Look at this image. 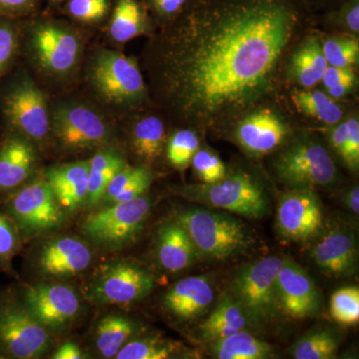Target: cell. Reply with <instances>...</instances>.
Segmentation results:
<instances>
[{
    "label": "cell",
    "mask_w": 359,
    "mask_h": 359,
    "mask_svg": "<svg viewBox=\"0 0 359 359\" xmlns=\"http://www.w3.org/2000/svg\"><path fill=\"white\" fill-rule=\"evenodd\" d=\"M295 25L283 0H245L193 14L161 53L170 105L202 126L243 114L268 92Z\"/></svg>",
    "instance_id": "6da1fadb"
},
{
    "label": "cell",
    "mask_w": 359,
    "mask_h": 359,
    "mask_svg": "<svg viewBox=\"0 0 359 359\" xmlns=\"http://www.w3.org/2000/svg\"><path fill=\"white\" fill-rule=\"evenodd\" d=\"M174 221L185 229L198 257L223 261L244 252L252 243L242 222L205 208L179 212Z\"/></svg>",
    "instance_id": "7a4b0ae2"
},
{
    "label": "cell",
    "mask_w": 359,
    "mask_h": 359,
    "mask_svg": "<svg viewBox=\"0 0 359 359\" xmlns=\"http://www.w3.org/2000/svg\"><path fill=\"white\" fill-rule=\"evenodd\" d=\"M283 259L264 257L243 266L233 276L231 292L244 309L250 325L259 327L278 318L280 304L276 294V278Z\"/></svg>",
    "instance_id": "3957f363"
},
{
    "label": "cell",
    "mask_w": 359,
    "mask_h": 359,
    "mask_svg": "<svg viewBox=\"0 0 359 359\" xmlns=\"http://www.w3.org/2000/svg\"><path fill=\"white\" fill-rule=\"evenodd\" d=\"M179 194L193 202L235 212L245 218L261 219L269 212L264 189L245 173L226 175L216 183L181 187Z\"/></svg>",
    "instance_id": "277c9868"
},
{
    "label": "cell",
    "mask_w": 359,
    "mask_h": 359,
    "mask_svg": "<svg viewBox=\"0 0 359 359\" xmlns=\"http://www.w3.org/2000/svg\"><path fill=\"white\" fill-rule=\"evenodd\" d=\"M6 212L18 233L25 238L58 230L67 215L45 178L25 183L8 194Z\"/></svg>",
    "instance_id": "5b68a950"
},
{
    "label": "cell",
    "mask_w": 359,
    "mask_h": 359,
    "mask_svg": "<svg viewBox=\"0 0 359 359\" xmlns=\"http://www.w3.org/2000/svg\"><path fill=\"white\" fill-rule=\"evenodd\" d=\"M0 109L8 131L43 143L50 130L46 100L26 75L14 78L0 90Z\"/></svg>",
    "instance_id": "8992f818"
},
{
    "label": "cell",
    "mask_w": 359,
    "mask_h": 359,
    "mask_svg": "<svg viewBox=\"0 0 359 359\" xmlns=\"http://www.w3.org/2000/svg\"><path fill=\"white\" fill-rule=\"evenodd\" d=\"M150 210L151 201L143 196L128 202L105 205L85 219L82 233L97 247L121 249L137 240Z\"/></svg>",
    "instance_id": "52a82bcc"
},
{
    "label": "cell",
    "mask_w": 359,
    "mask_h": 359,
    "mask_svg": "<svg viewBox=\"0 0 359 359\" xmlns=\"http://www.w3.org/2000/svg\"><path fill=\"white\" fill-rule=\"evenodd\" d=\"M278 178L292 190H313L332 185L337 170L327 148L311 138L287 146L275 163Z\"/></svg>",
    "instance_id": "ba28073f"
},
{
    "label": "cell",
    "mask_w": 359,
    "mask_h": 359,
    "mask_svg": "<svg viewBox=\"0 0 359 359\" xmlns=\"http://www.w3.org/2000/svg\"><path fill=\"white\" fill-rule=\"evenodd\" d=\"M88 76L98 95L112 105H137L145 97V84L138 65L119 52L107 49L97 52L90 65Z\"/></svg>",
    "instance_id": "9c48e42d"
},
{
    "label": "cell",
    "mask_w": 359,
    "mask_h": 359,
    "mask_svg": "<svg viewBox=\"0 0 359 359\" xmlns=\"http://www.w3.org/2000/svg\"><path fill=\"white\" fill-rule=\"evenodd\" d=\"M154 285V276L141 264L116 261L97 269L86 292L96 304L128 306L147 297Z\"/></svg>",
    "instance_id": "30bf717a"
},
{
    "label": "cell",
    "mask_w": 359,
    "mask_h": 359,
    "mask_svg": "<svg viewBox=\"0 0 359 359\" xmlns=\"http://www.w3.org/2000/svg\"><path fill=\"white\" fill-rule=\"evenodd\" d=\"M50 129L58 145L68 152L104 147L111 139L107 122L91 108L78 104L56 107Z\"/></svg>",
    "instance_id": "8fae6325"
},
{
    "label": "cell",
    "mask_w": 359,
    "mask_h": 359,
    "mask_svg": "<svg viewBox=\"0 0 359 359\" xmlns=\"http://www.w3.org/2000/svg\"><path fill=\"white\" fill-rule=\"evenodd\" d=\"M30 53L37 65L53 76H66L76 68L81 40L69 28L54 23L35 26L29 35Z\"/></svg>",
    "instance_id": "7c38bea8"
},
{
    "label": "cell",
    "mask_w": 359,
    "mask_h": 359,
    "mask_svg": "<svg viewBox=\"0 0 359 359\" xmlns=\"http://www.w3.org/2000/svg\"><path fill=\"white\" fill-rule=\"evenodd\" d=\"M50 337L25 306L0 304V351L18 359L39 358L48 351Z\"/></svg>",
    "instance_id": "4fadbf2b"
},
{
    "label": "cell",
    "mask_w": 359,
    "mask_h": 359,
    "mask_svg": "<svg viewBox=\"0 0 359 359\" xmlns=\"http://www.w3.org/2000/svg\"><path fill=\"white\" fill-rule=\"evenodd\" d=\"M25 306L48 332H61L81 311L79 295L68 285L39 283L25 290Z\"/></svg>",
    "instance_id": "5bb4252c"
},
{
    "label": "cell",
    "mask_w": 359,
    "mask_h": 359,
    "mask_svg": "<svg viewBox=\"0 0 359 359\" xmlns=\"http://www.w3.org/2000/svg\"><path fill=\"white\" fill-rule=\"evenodd\" d=\"M276 229L282 237L294 242L313 240L323 231V211L313 190H292L278 203Z\"/></svg>",
    "instance_id": "9a60e30c"
},
{
    "label": "cell",
    "mask_w": 359,
    "mask_h": 359,
    "mask_svg": "<svg viewBox=\"0 0 359 359\" xmlns=\"http://www.w3.org/2000/svg\"><path fill=\"white\" fill-rule=\"evenodd\" d=\"M276 294L280 311L290 318H311L320 311V290L304 269L292 259H283L276 278Z\"/></svg>",
    "instance_id": "2e32d148"
},
{
    "label": "cell",
    "mask_w": 359,
    "mask_h": 359,
    "mask_svg": "<svg viewBox=\"0 0 359 359\" xmlns=\"http://www.w3.org/2000/svg\"><path fill=\"white\" fill-rule=\"evenodd\" d=\"M311 259L327 275L346 278L358 269V250L355 236L347 229H330L316 237Z\"/></svg>",
    "instance_id": "e0dca14e"
},
{
    "label": "cell",
    "mask_w": 359,
    "mask_h": 359,
    "mask_svg": "<svg viewBox=\"0 0 359 359\" xmlns=\"http://www.w3.org/2000/svg\"><path fill=\"white\" fill-rule=\"evenodd\" d=\"M91 262V250L83 241L61 237L45 243L37 257V268L47 278L67 280L81 275Z\"/></svg>",
    "instance_id": "ac0fdd59"
},
{
    "label": "cell",
    "mask_w": 359,
    "mask_h": 359,
    "mask_svg": "<svg viewBox=\"0 0 359 359\" xmlns=\"http://www.w3.org/2000/svg\"><path fill=\"white\" fill-rule=\"evenodd\" d=\"M36 165L32 142L8 131L0 142V195H8L27 183Z\"/></svg>",
    "instance_id": "d6986e66"
},
{
    "label": "cell",
    "mask_w": 359,
    "mask_h": 359,
    "mask_svg": "<svg viewBox=\"0 0 359 359\" xmlns=\"http://www.w3.org/2000/svg\"><path fill=\"white\" fill-rule=\"evenodd\" d=\"M287 134V126L276 113L259 110L238 123L236 140L250 155L262 156L278 147Z\"/></svg>",
    "instance_id": "ffe728a7"
},
{
    "label": "cell",
    "mask_w": 359,
    "mask_h": 359,
    "mask_svg": "<svg viewBox=\"0 0 359 359\" xmlns=\"http://www.w3.org/2000/svg\"><path fill=\"white\" fill-rule=\"evenodd\" d=\"M215 292L205 276H191L172 285L163 299L165 309L183 320H194L207 311Z\"/></svg>",
    "instance_id": "44dd1931"
},
{
    "label": "cell",
    "mask_w": 359,
    "mask_h": 359,
    "mask_svg": "<svg viewBox=\"0 0 359 359\" xmlns=\"http://www.w3.org/2000/svg\"><path fill=\"white\" fill-rule=\"evenodd\" d=\"M88 178L89 161L52 167L45 174V180L66 214H73L85 205Z\"/></svg>",
    "instance_id": "7402d4cb"
},
{
    "label": "cell",
    "mask_w": 359,
    "mask_h": 359,
    "mask_svg": "<svg viewBox=\"0 0 359 359\" xmlns=\"http://www.w3.org/2000/svg\"><path fill=\"white\" fill-rule=\"evenodd\" d=\"M157 257L161 266L171 273L184 271L199 259L185 229L176 221L161 226L158 233Z\"/></svg>",
    "instance_id": "603a6c76"
},
{
    "label": "cell",
    "mask_w": 359,
    "mask_h": 359,
    "mask_svg": "<svg viewBox=\"0 0 359 359\" xmlns=\"http://www.w3.org/2000/svg\"><path fill=\"white\" fill-rule=\"evenodd\" d=\"M249 318L231 294L222 297L209 318L200 325L201 339L211 342L247 330Z\"/></svg>",
    "instance_id": "cb8c5ba5"
},
{
    "label": "cell",
    "mask_w": 359,
    "mask_h": 359,
    "mask_svg": "<svg viewBox=\"0 0 359 359\" xmlns=\"http://www.w3.org/2000/svg\"><path fill=\"white\" fill-rule=\"evenodd\" d=\"M121 153L116 149L104 148L89 161L88 192L85 205L93 208L101 204L110 182L126 166Z\"/></svg>",
    "instance_id": "d4e9b609"
},
{
    "label": "cell",
    "mask_w": 359,
    "mask_h": 359,
    "mask_svg": "<svg viewBox=\"0 0 359 359\" xmlns=\"http://www.w3.org/2000/svg\"><path fill=\"white\" fill-rule=\"evenodd\" d=\"M327 66L320 42L311 36L292 55L290 74L304 88H311L321 81Z\"/></svg>",
    "instance_id": "484cf974"
},
{
    "label": "cell",
    "mask_w": 359,
    "mask_h": 359,
    "mask_svg": "<svg viewBox=\"0 0 359 359\" xmlns=\"http://www.w3.org/2000/svg\"><path fill=\"white\" fill-rule=\"evenodd\" d=\"M212 355L219 359H266L273 358V347L243 330L211 342Z\"/></svg>",
    "instance_id": "4316f807"
},
{
    "label": "cell",
    "mask_w": 359,
    "mask_h": 359,
    "mask_svg": "<svg viewBox=\"0 0 359 359\" xmlns=\"http://www.w3.org/2000/svg\"><path fill=\"white\" fill-rule=\"evenodd\" d=\"M136 332L133 321L119 314H109L99 321L94 335L96 351L104 358H113Z\"/></svg>",
    "instance_id": "83f0119b"
},
{
    "label": "cell",
    "mask_w": 359,
    "mask_h": 359,
    "mask_svg": "<svg viewBox=\"0 0 359 359\" xmlns=\"http://www.w3.org/2000/svg\"><path fill=\"white\" fill-rule=\"evenodd\" d=\"M165 127L158 117L140 120L132 133V148L135 154L145 162H155L162 155L165 145Z\"/></svg>",
    "instance_id": "f1b7e54d"
},
{
    "label": "cell",
    "mask_w": 359,
    "mask_h": 359,
    "mask_svg": "<svg viewBox=\"0 0 359 359\" xmlns=\"http://www.w3.org/2000/svg\"><path fill=\"white\" fill-rule=\"evenodd\" d=\"M297 110L316 118L328 126L337 124L342 118V110L327 93L320 91H295L292 96Z\"/></svg>",
    "instance_id": "f546056e"
},
{
    "label": "cell",
    "mask_w": 359,
    "mask_h": 359,
    "mask_svg": "<svg viewBox=\"0 0 359 359\" xmlns=\"http://www.w3.org/2000/svg\"><path fill=\"white\" fill-rule=\"evenodd\" d=\"M145 30V20L140 6L135 0H120L110 23V35L115 41L124 43Z\"/></svg>",
    "instance_id": "4dcf8cb0"
},
{
    "label": "cell",
    "mask_w": 359,
    "mask_h": 359,
    "mask_svg": "<svg viewBox=\"0 0 359 359\" xmlns=\"http://www.w3.org/2000/svg\"><path fill=\"white\" fill-rule=\"evenodd\" d=\"M339 347V337L328 330H316L304 334L292 346V358L297 359H332Z\"/></svg>",
    "instance_id": "1f68e13d"
},
{
    "label": "cell",
    "mask_w": 359,
    "mask_h": 359,
    "mask_svg": "<svg viewBox=\"0 0 359 359\" xmlns=\"http://www.w3.org/2000/svg\"><path fill=\"white\" fill-rule=\"evenodd\" d=\"M179 344L159 337L130 340L115 356L117 359H166L178 353Z\"/></svg>",
    "instance_id": "d6a6232c"
},
{
    "label": "cell",
    "mask_w": 359,
    "mask_h": 359,
    "mask_svg": "<svg viewBox=\"0 0 359 359\" xmlns=\"http://www.w3.org/2000/svg\"><path fill=\"white\" fill-rule=\"evenodd\" d=\"M199 139L191 130H179L167 144V159L178 170L186 169L199 150Z\"/></svg>",
    "instance_id": "836d02e7"
},
{
    "label": "cell",
    "mask_w": 359,
    "mask_h": 359,
    "mask_svg": "<svg viewBox=\"0 0 359 359\" xmlns=\"http://www.w3.org/2000/svg\"><path fill=\"white\" fill-rule=\"evenodd\" d=\"M330 314L342 325H356L359 320V290L358 287L337 290L330 299Z\"/></svg>",
    "instance_id": "e575fe53"
},
{
    "label": "cell",
    "mask_w": 359,
    "mask_h": 359,
    "mask_svg": "<svg viewBox=\"0 0 359 359\" xmlns=\"http://www.w3.org/2000/svg\"><path fill=\"white\" fill-rule=\"evenodd\" d=\"M328 65L335 67H351L358 63L359 44L358 40L346 37H332L321 45Z\"/></svg>",
    "instance_id": "d590c367"
},
{
    "label": "cell",
    "mask_w": 359,
    "mask_h": 359,
    "mask_svg": "<svg viewBox=\"0 0 359 359\" xmlns=\"http://www.w3.org/2000/svg\"><path fill=\"white\" fill-rule=\"evenodd\" d=\"M20 47V30L11 18H0V81L13 66Z\"/></svg>",
    "instance_id": "8d00e7d4"
},
{
    "label": "cell",
    "mask_w": 359,
    "mask_h": 359,
    "mask_svg": "<svg viewBox=\"0 0 359 359\" xmlns=\"http://www.w3.org/2000/svg\"><path fill=\"white\" fill-rule=\"evenodd\" d=\"M191 164L198 178L205 184L216 183L226 175V167L218 156L204 149L196 152Z\"/></svg>",
    "instance_id": "74e56055"
},
{
    "label": "cell",
    "mask_w": 359,
    "mask_h": 359,
    "mask_svg": "<svg viewBox=\"0 0 359 359\" xmlns=\"http://www.w3.org/2000/svg\"><path fill=\"white\" fill-rule=\"evenodd\" d=\"M109 9L107 0H70L68 11L73 18L84 22L102 20Z\"/></svg>",
    "instance_id": "f35d334b"
},
{
    "label": "cell",
    "mask_w": 359,
    "mask_h": 359,
    "mask_svg": "<svg viewBox=\"0 0 359 359\" xmlns=\"http://www.w3.org/2000/svg\"><path fill=\"white\" fill-rule=\"evenodd\" d=\"M18 235L8 217L0 214V266H7L18 252Z\"/></svg>",
    "instance_id": "ab89813d"
},
{
    "label": "cell",
    "mask_w": 359,
    "mask_h": 359,
    "mask_svg": "<svg viewBox=\"0 0 359 359\" xmlns=\"http://www.w3.org/2000/svg\"><path fill=\"white\" fill-rule=\"evenodd\" d=\"M346 137L340 157L356 172L359 167V123L358 118L346 120Z\"/></svg>",
    "instance_id": "60d3db41"
},
{
    "label": "cell",
    "mask_w": 359,
    "mask_h": 359,
    "mask_svg": "<svg viewBox=\"0 0 359 359\" xmlns=\"http://www.w3.org/2000/svg\"><path fill=\"white\" fill-rule=\"evenodd\" d=\"M144 169H145V167H130L128 165L123 168L121 171L112 179L107 189H106L101 204H109L111 201L117 197L130 183H132L135 179L140 176Z\"/></svg>",
    "instance_id": "b9f144b4"
},
{
    "label": "cell",
    "mask_w": 359,
    "mask_h": 359,
    "mask_svg": "<svg viewBox=\"0 0 359 359\" xmlns=\"http://www.w3.org/2000/svg\"><path fill=\"white\" fill-rule=\"evenodd\" d=\"M153 181V175L150 171L145 168L144 171L142 172L138 178L134 180L132 183H130L124 190L122 191L117 197L114 198L109 204H116V203L128 202L137 199V198L142 197L151 186ZM108 204V205H109Z\"/></svg>",
    "instance_id": "7bdbcfd3"
},
{
    "label": "cell",
    "mask_w": 359,
    "mask_h": 359,
    "mask_svg": "<svg viewBox=\"0 0 359 359\" xmlns=\"http://www.w3.org/2000/svg\"><path fill=\"white\" fill-rule=\"evenodd\" d=\"M36 0H0V18H14L32 11Z\"/></svg>",
    "instance_id": "ee69618b"
},
{
    "label": "cell",
    "mask_w": 359,
    "mask_h": 359,
    "mask_svg": "<svg viewBox=\"0 0 359 359\" xmlns=\"http://www.w3.org/2000/svg\"><path fill=\"white\" fill-rule=\"evenodd\" d=\"M353 74L354 72L351 67H335V66L328 65L320 82L325 88L327 89L334 86V84L339 83L340 80Z\"/></svg>",
    "instance_id": "f6af8a7d"
},
{
    "label": "cell",
    "mask_w": 359,
    "mask_h": 359,
    "mask_svg": "<svg viewBox=\"0 0 359 359\" xmlns=\"http://www.w3.org/2000/svg\"><path fill=\"white\" fill-rule=\"evenodd\" d=\"M355 82V75H351V76L340 80L339 83L334 84V86L327 88V94L332 97V98H341V97L346 96V94H348L349 92L353 89Z\"/></svg>",
    "instance_id": "bcb514c9"
},
{
    "label": "cell",
    "mask_w": 359,
    "mask_h": 359,
    "mask_svg": "<svg viewBox=\"0 0 359 359\" xmlns=\"http://www.w3.org/2000/svg\"><path fill=\"white\" fill-rule=\"evenodd\" d=\"M84 358V353H82L81 349L73 342H66L62 344L52 356V358L54 359H81Z\"/></svg>",
    "instance_id": "7dc6e473"
},
{
    "label": "cell",
    "mask_w": 359,
    "mask_h": 359,
    "mask_svg": "<svg viewBox=\"0 0 359 359\" xmlns=\"http://www.w3.org/2000/svg\"><path fill=\"white\" fill-rule=\"evenodd\" d=\"M344 23L346 27L351 30V32L358 34L359 32V6L358 2L355 1L347 8L346 13H344Z\"/></svg>",
    "instance_id": "c3c4849f"
},
{
    "label": "cell",
    "mask_w": 359,
    "mask_h": 359,
    "mask_svg": "<svg viewBox=\"0 0 359 359\" xmlns=\"http://www.w3.org/2000/svg\"><path fill=\"white\" fill-rule=\"evenodd\" d=\"M186 0H154L158 11L164 14H172L178 11Z\"/></svg>",
    "instance_id": "681fc988"
},
{
    "label": "cell",
    "mask_w": 359,
    "mask_h": 359,
    "mask_svg": "<svg viewBox=\"0 0 359 359\" xmlns=\"http://www.w3.org/2000/svg\"><path fill=\"white\" fill-rule=\"evenodd\" d=\"M344 203L353 214H359V189L358 186L353 187L348 192L344 194Z\"/></svg>",
    "instance_id": "f907efd6"
}]
</instances>
